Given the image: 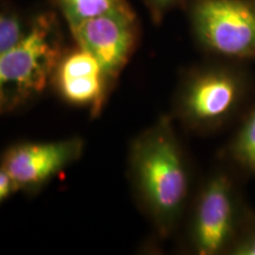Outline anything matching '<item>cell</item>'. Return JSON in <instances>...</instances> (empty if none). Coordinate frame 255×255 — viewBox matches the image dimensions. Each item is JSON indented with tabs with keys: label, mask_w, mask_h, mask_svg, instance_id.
Here are the masks:
<instances>
[{
	"label": "cell",
	"mask_w": 255,
	"mask_h": 255,
	"mask_svg": "<svg viewBox=\"0 0 255 255\" xmlns=\"http://www.w3.org/2000/svg\"><path fill=\"white\" fill-rule=\"evenodd\" d=\"M26 33L18 17L0 12V56L4 55L23 39Z\"/></svg>",
	"instance_id": "7c38bea8"
},
{
	"label": "cell",
	"mask_w": 255,
	"mask_h": 255,
	"mask_svg": "<svg viewBox=\"0 0 255 255\" xmlns=\"http://www.w3.org/2000/svg\"><path fill=\"white\" fill-rule=\"evenodd\" d=\"M155 24L162 23L169 12L182 0H143Z\"/></svg>",
	"instance_id": "4fadbf2b"
},
{
	"label": "cell",
	"mask_w": 255,
	"mask_h": 255,
	"mask_svg": "<svg viewBox=\"0 0 255 255\" xmlns=\"http://www.w3.org/2000/svg\"><path fill=\"white\" fill-rule=\"evenodd\" d=\"M191 30L207 52L222 59H255V0H193Z\"/></svg>",
	"instance_id": "5b68a950"
},
{
	"label": "cell",
	"mask_w": 255,
	"mask_h": 255,
	"mask_svg": "<svg viewBox=\"0 0 255 255\" xmlns=\"http://www.w3.org/2000/svg\"><path fill=\"white\" fill-rule=\"evenodd\" d=\"M79 138L55 142L20 143L4 152L1 168L18 189L34 190L45 184L82 155Z\"/></svg>",
	"instance_id": "52a82bcc"
},
{
	"label": "cell",
	"mask_w": 255,
	"mask_h": 255,
	"mask_svg": "<svg viewBox=\"0 0 255 255\" xmlns=\"http://www.w3.org/2000/svg\"><path fill=\"white\" fill-rule=\"evenodd\" d=\"M68 21L75 26L82 21L115 11L131 9L128 0H53Z\"/></svg>",
	"instance_id": "30bf717a"
},
{
	"label": "cell",
	"mask_w": 255,
	"mask_h": 255,
	"mask_svg": "<svg viewBox=\"0 0 255 255\" xmlns=\"http://www.w3.org/2000/svg\"><path fill=\"white\" fill-rule=\"evenodd\" d=\"M136 193L162 238L177 228L186 209L190 174L170 117H161L136 138L130 155Z\"/></svg>",
	"instance_id": "6da1fadb"
},
{
	"label": "cell",
	"mask_w": 255,
	"mask_h": 255,
	"mask_svg": "<svg viewBox=\"0 0 255 255\" xmlns=\"http://www.w3.org/2000/svg\"><path fill=\"white\" fill-rule=\"evenodd\" d=\"M55 79L64 100L90 108L92 113L101 110L110 83L100 62L79 46L60 56Z\"/></svg>",
	"instance_id": "ba28073f"
},
{
	"label": "cell",
	"mask_w": 255,
	"mask_h": 255,
	"mask_svg": "<svg viewBox=\"0 0 255 255\" xmlns=\"http://www.w3.org/2000/svg\"><path fill=\"white\" fill-rule=\"evenodd\" d=\"M70 30L78 46L100 62L110 81L122 71L138 38L137 19L132 8L90 18Z\"/></svg>",
	"instance_id": "8992f818"
},
{
	"label": "cell",
	"mask_w": 255,
	"mask_h": 255,
	"mask_svg": "<svg viewBox=\"0 0 255 255\" xmlns=\"http://www.w3.org/2000/svg\"><path fill=\"white\" fill-rule=\"evenodd\" d=\"M17 190V187L9 175L0 167V203L5 201L13 191Z\"/></svg>",
	"instance_id": "5bb4252c"
},
{
	"label": "cell",
	"mask_w": 255,
	"mask_h": 255,
	"mask_svg": "<svg viewBox=\"0 0 255 255\" xmlns=\"http://www.w3.org/2000/svg\"><path fill=\"white\" fill-rule=\"evenodd\" d=\"M60 51L56 21L41 14L13 49L0 56V115L40 94L55 73Z\"/></svg>",
	"instance_id": "3957f363"
},
{
	"label": "cell",
	"mask_w": 255,
	"mask_h": 255,
	"mask_svg": "<svg viewBox=\"0 0 255 255\" xmlns=\"http://www.w3.org/2000/svg\"><path fill=\"white\" fill-rule=\"evenodd\" d=\"M253 91V78L242 62L207 64L183 78L175 113L193 131L214 132L240 119L254 100Z\"/></svg>",
	"instance_id": "7a4b0ae2"
},
{
	"label": "cell",
	"mask_w": 255,
	"mask_h": 255,
	"mask_svg": "<svg viewBox=\"0 0 255 255\" xmlns=\"http://www.w3.org/2000/svg\"><path fill=\"white\" fill-rule=\"evenodd\" d=\"M227 255H255V210L248 209Z\"/></svg>",
	"instance_id": "8fae6325"
},
{
	"label": "cell",
	"mask_w": 255,
	"mask_h": 255,
	"mask_svg": "<svg viewBox=\"0 0 255 255\" xmlns=\"http://www.w3.org/2000/svg\"><path fill=\"white\" fill-rule=\"evenodd\" d=\"M232 167L210 174L197 193L189 221V245L199 255H227L250 207Z\"/></svg>",
	"instance_id": "277c9868"
},
{
	"label": "cell",
	"mask_w": 255,
	"mask_h": 255,
	"mask_svg": "<svg viewBox=\"0 0 255 255\" xmlns=\"http://www.w3.org/2000/svg\"><path fill=\"white\" fill-rule=\"evenodd\" d=\"M226 158L238 174L255 176V98L240 117L226 148Z\"/></svg>",
	"instance_id": "9c48e42d"
}]
</instances>
